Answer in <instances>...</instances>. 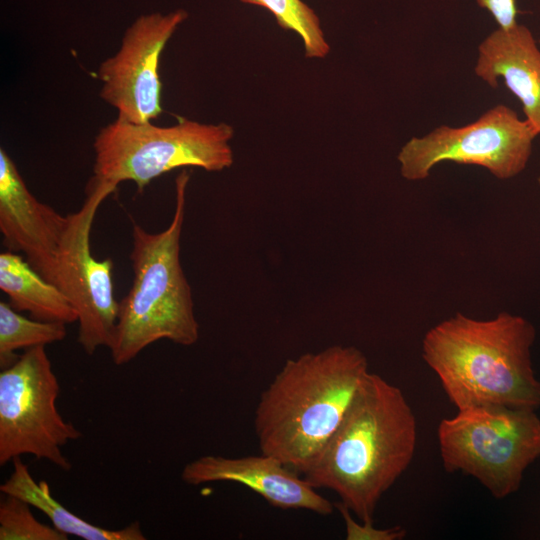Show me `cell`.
<instances>
[{"mask_svg":"<svg viewBox=\"0 0 540 540\" xmlns=\"http://www.w3.org/2000/svg\"><path fill=\"white\" fill-rule=\"evenodd\" d=\"M30 505L15 496L5 495L0 503V540H67L54 526L39 522Z\"/></svg>","mask_w":540,"mask_h":540,"instance_id":"cell-18","label":"cell"},{"mask_svg":"<svg viewBox=\"0 0 540 540\" xmlns=\"http://www.w3.org/2000/svg\"><path fill=\"white\" fill-rule=\"evenodd\" d=\"M181 479L189 485L228 481L246 486L281 509L330 515L334 503L320 495L302 475L264 454L237 458L206 455L186 464Z\"/></svg>","mask_w":540,"mask_h":540,"instance_id":"cell-12","label":"cell"},{"mask_svg":"<svg viewBox=\"0 0 540 540\" xmlns=\"http://www.w3.org/2000/svg\"><path fill=\"white\" fill-rule=\"evenodd\" d=\"M334 505L345 521L347 540H401L406 535V530L400 526L379 529L374 527V522L357 523L346 505L342 502Z\"/></svg>","mask_w":540,"mask_h":540,"instance_id":"cell-19","label":"cell"},{"mask_svg":"<svg viewBox=\"0 0 540 540\" xmlns=\"http://www.w3.org/2000/svg\"><path fill=\"white\" fill-rule=\"evenodd\" d=\"M0 289L12 308L27 311L34 319L65 324L78 321L67 296L16 252L0 253Z\"/></svg>","mask_w":540,"mask_h":540,"instance_id":"cell-14","label":"cell"},{"mask_svg":"<svg viewBox=\"0 0 540 540\" xmlns=\"http://www.w3.org/2000/svg\"><path fill=\"white\" fill-rule=\"evenodd\" d=\"M416 442V417L401 389L369 372L303 477L335 492L362 522H374L380 498L410 465Z\"/></svg>","mask_w":540,"mask_h":540,"instance_id":"cell-1","label":"cell"},{"mask_svg":"<svg viewBox=\"0 0 540 540\" xmlns=\"http://www.w3.org/2000/svg\"><path fill=\"white\" fill-rule=\"evenodd\" d=\"M233 136V127L224 122L179 118L175 125L160 127L117 117L95 137L91 180L114 191L121 182L132 181L142 192L152 180L177 168L222 171L233 164Z\"/></svg>","mask_w":540,"mask_h":540,"instance_id":"cell-5","label":"cell"},{"mask_svg":"<svg viewBox=\"0 0 540 540\" xmlns=\"http://www.w3.org/2000/svg\"><path fill=\"white\" fill-rule=\"evenodd\" d=\"M437 436L445 470L472 476L497 499L516 492L540 456V418L528 408L459 409L441 420Z\"/></svg>","mask_w":540,"mask_h":540,"instance_id":"cell-6","label":"cell"},{"mask_svg":"<svg viewBox=\"0 0 540 540\" xmlns=\"http://www.w3.org/2000/svg\"><path fill=\"white\" fill-rule=\"evenodd\" d=\"M538 183H539V185H540V177L538 178Z\"/></svg>","mask_w":540,"mask_h":540,"instance_id":"cell-21","label":"cell"},{"mask_svg":"<svg viewBox=\"0 0 540 540\" xmlns=\"http://www.w3.org/2000/svg\"><path fill=\"white\" fill-rule=\"evenodd\" d=\"M62 322L30 319L19 314L9 303L0 302V367L7 368L19 357L18 349L46 346L66 337Z\"/></svg>","mask_w":540,"mask_h":540,"instance_id":"cell-16","label":"cell"},{"mask_svg":"<svg viewBox=\"0 0 540 540\" xmlns=\"http://www.w3.org/2000/svg\"><path fill=\"white\" fill-rule=\"evenodd\" d=\"M536 136L515 110L498 104L466 125H440L409 139L397 155L400 174L408 181L425 180L437 164L450 161L480 166L508 180L526 168Z\"/></svg>","mask_w":540,"mask_h":540,"instance_id":"cell-8","label":"cell"},{"mask_svg":"<svg viewBox=\"0 0 540 540\" xmlns=\"http://www.w3.org/2000/svg\"><path fill=\"white\" fill-rule=\"evenodd\" d=\"M188 173L175 180L173 218L159 233H150L133 221L130 261L131 287L119 301L115 332L109 347L112 360L123 365L161 339L191 346L199 339L190 285L180 261Z\"/></svg>","mask_w":540,"mask_h":540,"instance_id":"cell-4","label":"cell"},{"mask_svg":"<svg viewBox=\"0 0 540 540\" xmlns=\"http://www.w3.org/2000/svg\"><path fill=\"white\" fill-rule=\"evenodd\" d=\"M477 5L487 10L498 27L507 28L515 25L517 9L515 0H475Z\"/></svg>","mask_w":540,"mask_h":540,"instance_id":"cell-20","label":"cell"},{"mask_svg":"<svg viewBox=\"0 0 540 540\" xmlns=\"http://www.w3.org/2000/svg\"><path fill=\"white\" fill-rule=\"evenodd\" d=\"M4 495H11L26 501L45 514L53 526L68 535L85 540H145L140 523L135 521L120 529H106L89 523L77 516L57 501L51 494L46 481L37 482L29 467L20 457L13 459V471L0 485Z\"/></svg>","mask_w":540,"mask_h":540,"instance_id":"cell-15","label":"cell"},{"mask_svg":"<svg viewBox=\"0 0 540 540\" xmlns=\"http://www.w3.org/2000/svg\"><path fill=\"white\" fill-rule=\"evenodd\" d=\"M368 373L366 356L354 346L334 345L288 359L256 407L260 452L303 476L341 424Z\"/></svg>","mask_w":540,"mask_h":540,"instance_id":"cell-2","label":"cell"},{"mask_svg":"<svg viewBox=\"0 0 540 540\" xmlns=\"http://www.w3.org/2000/svg\"><path fill=\"white\" fill-rule=\"evenodd\" d=\"M535 337L533 324L519 315L500 312L479 320L456 313L426 332L422 356L458 410L484 405L536 410Z\"/></svg>","mask_w":540,"mask_h":540,"instance_id":"cell-3","label":"cell"},{"mask_svg":"<svg viewBox=\"0 0 540 540\" xmlns=\"http://www.w3.org/2000/svg\"><path fill=\"white\" fill-rule=\"evenodd\" d=\"M187 17L183 9L141 15L126 29L118 52L100 64V97L117 110L119 118L140 124L162 113L160 55Z\"/></svg>","mask_w":540,"mask_h":540,"instance_id":"cell-10","label":"cell"},{"mask_svg":"<svg viewBox=\"0 0 540 540\" xmlns=\"http://www.w3.org/2000/svg\"><path fill=\"white\" fill-rule=\"evenodd\" d=\"M60 385L45 346L26 349L0 373V465L24 454L71 469L62 447L81 437L56 407Z\"/></svg>","mask_w":540,"mask_h":540,"instance_id":"cell-7","label":"cell"},{"mask_svg":"<svg viewBox=\"0 0 540 540\" xmlns=\"http://www.w3.org/2000/svg\"><path fill=\"white\" fill-rule=\"evenodd\" d=\"M257 5L273 14L279 27L299 35L307 58L321 59L329 54L330 46L325 39L316 12L302 0H239Z\"/></svg>","mask_w":540,"mask_h":540,"instance_id":"cell-17","label":"cell"},{"mask_svg":"<svg viewBox=\"0 0 540 540\" xmlns=\"http://www.w3.org/2000/svg\"><path fill=\"white\" fill-rule=\"evenodd\" d=\"M67 216L40 202L27 188L14 161L0 148V231L9 251L52 283Z\"/></svg>","mask_w":540,"mask_h":540,"instance_id":"cell-11","label":"cell"},{"mask_svg":"<svg viewBox=\"0 0 540 540\" xmlns=\"http://www.w3.org/2000/svg\"><path fill=\"white\" fill-rule=\"evenodd\" d=\"M474 72L492 88L502 78L521 101L533 132L540 134V49L527 26L498 27L487 35L478 45Z\"/></svg>","mask_w":540,"mask_h":540,"instance_id":"cell-13","label":"cell"},{"mask_svg":"<svg viewBox=\"0 0 540 540\" xmlns=\"http://www.w3.org/2000/svg\"><path fill=\"white\" fill-rule=\"evenodd\" d=\"M114 191L89 180L80 209L68 214L54 269L52 284L71 301L78 314V343L92 355L110 347L117 323L119 302L114 297L110 258L96 259L90 234L101 203Z\"/></svg>","mask_w":540,"mask_h":540,"instance_id":"cell-9","label":"cell"}]
</instances>
